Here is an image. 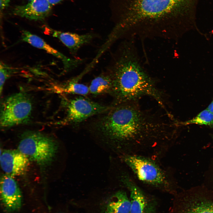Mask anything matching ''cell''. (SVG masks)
<instances>
[{
  "instance_id": "6da1fadb",
  "label": "cell",
  "mask_w": 213,
  "mask_h": 213,
  "mask_svg": "<svg viewBox=\"0 0 213 213\" xmlns=\"http://www.w3.org/2000/svg\"><path fill=\"white\" fill-rule=\"evenodd\" d=\"M93 128L103 136L119 141H135L168 134L175 125L169 114L162 116L142 109L138 102L114 104L100 114Z\"/></svg>"
},
{
  "instance_id": "7a4b0ae2",
  "label": "cell",
  "mask_w": 213,
  "mask_h": 213,
  "mask_svg": "<svg viewBox=\"0 0 213 213\" xmlns=\"http://www.w3.org/2000/svg\"><path fill=\"white\" fill-rule=\"evenodd\" d=\"M109 72L112 80L110 94L114 104L138 102L147 96L164 107V95L142 66L133 40L123 43Z\"/></svg>"
},
{
  "instance_id": "3957f363",
  "label": "cell",
  "mask_w": 213,
  "mask_h": 213,
  "mask_svg": "<svg viewBox=\"0 0 213 213\" xmlns=\"http://www.w3.org/2000/svg\"><path fill=\"white\" fill-rule=\"evenodd\" d=\"M198 0H137L134 13L126 17L124 24L131 33L145 38H152L153 23L174 11L193 21Z\"/></svg>"
},
{
  "instance_id": "277c9868",
  "label": "cell",
  "mask_w": 213,
  "mask_h": 213,
  "mask_svg": "<svg viewBox=\"0 0 213 213\" xmlns=\"http://www.w3.org/2000/svg\"><path fill=\"white\" fill-rule=\"evenodd\" d=\"M18 149L30 160L43 167L52 162L57 146L51 138L40 133L30 132L23 135Z\"/></svg>"
},
{
  "instance_id": "5b68a950",
  "label": "cell",
  "mask_w": 213,
  "mask_h": 213,
  "mask_svg": "<svg viewBox=\"0 0 213 213\" xmlns=\"http://www.w3.org/2000/svg\"><path fill=\"white\" fill-rule=\"evenodd\" d=\"M168 213H213V191L196 188L175 197Z\"/></svg>"
},
{
  "instance_id": "8992f818",
  "label": "cell",
  "mask_w": 213,
  "mask_h": 213,
  "mask_svg": "<svg viewBox=\"0 0 213 213\" xmlns=\"http://www.w3.org/2000/svg\"><path fill=\"white\" fill-rule=\"evenodd\" d=\"M31 101L27 95L18 93L7 98L1 106L0 124L8 128L26 122L32 110Z\"/></svg>"
},
{
  "instance_id": "52a82bcc",
  "label": "cell",
  "mask_w": 213,
  "mask_h": 213,
  "mask_svg": "<svg viewBox=\"0 0 213 213\" xmlns=\"http://www.w3.org/2000/svg\"><path fill=\"white\" fill-rule=\"evenodd\" d=\"M124 160L140 180L156 187H166L167 182L165 175L154 162L135 155L127 156Z\"/></svg>"
},
{
  "instance_id": "ba28073f",
  "label": "cell",
  "mask_w": 213,
  "mask_h": 213,
  "mask_svg": "<svg viewBox=\"0 0 213 213\" xmlns=\"http://www.w3.org/2000/svg\"><path fill=\"white\" fill-rule=\"evenodd\" d=\"M83 97L71 99L67 105L65 123L75 125L93 116L104 113L111 108Z\"/></svg>"
},
{
  "instance_id": "9c48e42d",
  "label": "cell",
  "mask_w": 213,
  "mask_h": 213,
  "mask_svg": "<svg viewBox=\"0 0 213 213\" xmlns=\"http://www.w3.org/2000/svg\"><path fill=\"white\" fill-rule=\"evenodd\" d=\"M30 160L18 149L5 150L1 154L0 165L5 174L13 178L26 172Z\"/></svg>"
},
{
  "instance_id": "30bf717a",
  "label": "cell",
  "mask_w": 213,
  "mask_h": 213,
  "mask_svg": "<svg viewBox=\"0 0 213 213\" xmlns=\"http://www.w3.org/2000/svg\"><path fill=\"white\" fill-rule=\"evenodd\" d=\"M0 194L3 205L7 211H14L20 208L22 194L13 177L6 174L2 176L0 180Z\"/></svg>"
},
{
  "instance_id": "8fae6325",
  "label": "cell",
  "mask_w": 213,
  "mask_h": 213,
  "mask_svg": "<svg viewBox=\"0 0 213 213\" xmlns=\"http://www.w3.org/2000/svg\"><path fill=\"white\" fill-rule=\"evenodd\" d=\"M28 4L15 7L12 14L34 21H42L50 13L52 6L48 0H33Z\"/></svg>"
},
{
  "instance_id": "7c38bea8",
  "label": "cell",
  "mask_w": 213,
  "mask_h": 213,
  "mask_svg": "<svg viewBox=\"0 0 213 213\" xmlns=\"http://www.w3.org/2000/svg\"><path fill=\"white\" fill-rule=\"evenodd\" d=\"M21 39L22 41L28 43L35 48L43 50L60 59L62 62L66 71L73 69L80 62L67 57L51 47L42 38L28 31L22 30Z\"/></svg>"
},
{
  "instance_id": "4fadbf2b",
  "label": "cell",
  "mask_w": 213,
  "mask_h": 213,
  "mask_svg": "<svg viewBox=\"0 0 213 213\" xmlns=\"http://www.w3.org/2000/svg\"><path fill=\"white\" fill-rule=\"evenodd\" d=\"M126 183L130 193V213H157L156 201L147 196L133 182L127 180Z\"/></svg>"
},
{
  "instance_id": "5bb4252c",
  "label": "cell",
  "mask_w": 213,
  "mask_h": 213,
  "mask_svg": "<svg viewBox=\"0 0 213 213\" xmlns=\"http://www.w3.org/2000/svg\"><path fill=\"white\" fill-rule=\"evenodd\" d=\"M45 31L58 39L73 54L83 45L89 43L94 38L92 33L79 35L69 32H62L45 26Z\"/></svg>"
},
{
  "instance_id": "9a60e30c",
  "label": "cell",
  "mask_w": 213,
  "mask_h": 213,
  "mask_svg": "<svg viewBox=\"0 0 213 213\" xmlns=\"http://www.w3.org/2000/svg\"><path fill=\"white\" fill-rule=\"evenodd\" d=\"M130 201L125 192L119 191L110 198L105 213H130Z\"/></svg>"
},
{
  "instance_id": "2e32d148",
  "label": "cell",
  "mask_w": 213,
  "mask_h": 213,
  "mask_svg": "<svg viewBox=\"0 0 213 213\" xmlns=\"http://www.w3.org/2000/svg\"><path fill=\"white\" fill-rule=\"evenodd\" d=\"M112 87V80L110 74H102L94 79L89 87V92L94 95L110 93Z\"/></svg>"
},
{
  "instance_id": "e0dca14e",
  "label": "cell",
  "mask_w": 213,
  "mask_h": 213,
  "mask_svg": "<svg viewBox=\"0 0 213 213\" xmlns=\"http://www.w3.org/2000/svg\"><path fill=\"white\" fill-rule=\"evenodd\" d=\"M180 124L183 125L196 124L213 127V113L206 109L193 119Z\"/></svg>"
},
{
  "instance_id": "ac0fdd59",
  "label": "cell",
  "mask_w": 213,
  "mask_h": 213,
  "mask_svg": "<svg viewBox=\"0 0 213 213\" xmlns=\"http://www.w3.org/2000/svg\"><path fill=\"white\" fill-rule=\"evenodd\" d=\"M78 78L72 79L62 88V91L68 93L85 95L89 92V87L78 82Z\"/></svg>"
},
{
  "instance_id": "d6986e66",
  "label": "cell",
  "mask_w": 213,
  "mask_h": 213,
  "mask_svg": "<svg viewBox=\"0 0 213 213\" xmlns=\"http://www.w3.org/2000/svg\"><path fill=\"white\" fill-rule=\"evenodd\" d=\"M16 69L1 62L0 64V92L1 94L5 82L11 74L16 71Z\"/></svg>"
},
{
  "instance_id": "ffe728a7",
  "label": "cell",
  "mask_w": 213,
  "mask_h": 213,
  "mask_svg": "<svg viewBox=\"0 0 213 213\" xmlns=\"http://www.w3.org/2000/svg\"><path fill=\"white\" fill-rule=\"evenodd\" d=\"M12 0H0V10L3 11L9 5Z\"/></svg>"
},
{
  "instance_id": "44dd1931",
  "label": "cell",
  "mask_w": 213,
  "mask_h": 213,
  "mask_svg": "<svg viewBox=\"0 0 213 213\" xmlns=\"http://www.w3.org/2000/svg\"><path fill=\"white\" fill-rule=\"evenodd\" d=\"M63 0H48L52 6L57 4Z\"/></svg>"
},
{
  "instance_id": "7402d4cb",
  "label": "cell",
  "mask_w": 213,
  "mask_h": 213,
  "mask_svg": "<svg viewBox=\"0 0 213 213\" xmlns=\"http://www.w3.org/2000/svg\"><path fill=\"white\" fill-rule=\"evenodd\" d=\"M206 109L213 113V100Z\"/></svg>"
},
{
  "instance_id": "603a6c76",
  "label": "cell",
  "mask_w": 213,
  "mask_h": 213,
  "mask_svg": "<svg viewBox=\"0 0 213 213\" xmlns=\"http://www.w3.org/2000/svg\"><path fill=\"white\" fill-rule=\"evenodd\" d=\"M28 0V1H32V0Z\"/></svg>"
}]
</instances>
